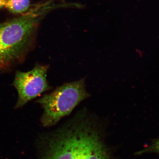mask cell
<instances>
[{
	"instance_id": "cell-1",
	"label": "cell",
	"mask_w": 159,
	"mask_h": 159,
	"mask_svg": "<svg viewBox=\"0 0 159 159\" xmlns=\"http://www.w3.org/2000/svg\"><path fill=\"white\" fill-rule=\"evenodd\" d=\"M101 128L85 111L44 137L42 159H116Z\"/></svg>"
},
{
	"instance_id": "cell-2",
	"label": "cell",
	"mask_w": 159,
	"mask_h": 159,
	"mask_svg": "<svg viewBox=\"0 0 159 159\" xmlns=\"http://www.w3.org/2000/svg\"><path fill=\"white\" fill-rule=\"evenodd\" d=\"M57 5L54 0L34 5L19 17L0 23V73L21 63L33 48L40 24Z\"/></svg>"
},
{
	"instance_id": "cell-3",
	"label": "cell",
	"mask_w": 159,
	"mask_h": 159,
	"mask_svg": "<svg viewBox=\"0 0 159 159\" xmlns=\"http://www.w3.org/2000/svg\"><path fill=\"white\" fill-rule=\"evenodd\" d=\"M90 97L84 78L66 83L37 101L43 111L40 122L43 126L51 127L68 116L80 102Z\"/></svg>"
},
{
	"instance_id": "cell-4",
	"label": "cell",
	"mask_w": 159,
	"mask_h": 159,
	"mask_svg": "<svg viewBox=\"0 0 159 159\" xmlns=\"http://www.w3.org/2000/svg\"><path fill=\"white\" fill-rule=\"evenodd\" d=\"M48 69L49 66L37 64L28 72L16 71L12 84L18 93L15 108L23 107L31 99L51 89L47 80Z\"/></svg>"
},
{
	"instance_id": "cell-5",
	"label": "cell",
	"mask_w": 159,
	"mask_h": 159,
	"mask_svg": "<svg viewBox=\"0 0 159 159\" xmlns=\"http://www.w3.org/2000/svg\"><path fill=\"white\" fill-rule=\"evenodd\" d=\"M30 0H6L5 7L11 13L23 14L30 9Z\"/></svg>"
},
{
	"instance_id": "cell-6",
	"label": "cell",
	"mask_w": 159,
	"mask_h": 159,
	"mask_svg": "<svg viewBox=\"0 0 159 159\" xmlns=\"http://www.w3.org/2000/svg\"><path fill=\"white\" fill-rule=\"evenodd\" d=\"M155 153L159 156V139H154L146 148L138 152V154L143 153Z\"/></svg>"
},
{
	"instance_id": "cell-7",
	"label": "cell",
	"mask_w": 159,
	"mask_h": 159,
	"mask_svg": "<svg viewBox=\"0 0 159 159\" xmlns=\"http://www.w3.org/2000/svg\"><path fill=\"white\" fill-rule=\"evenodd\" d=\"M6 0H0V9L5 7Z\"/></svg>"
}]
</instances>
